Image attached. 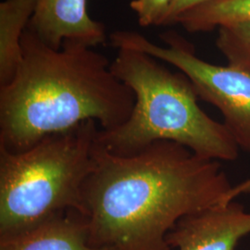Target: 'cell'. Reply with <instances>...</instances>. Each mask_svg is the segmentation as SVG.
Segmentation results:
<instances>
[{"label":"cell","mask_w":250,"mask_h":250,"mask_svg":"<svg viewBox=\"0 0 250 250\" xmlns=\"http://www.w3.org/2000/svg\"><path fill=\"white\" fill-rule=\"evenodd\" d=\"M232 186L220 161L158 141L132 155L98 142L83 190L90 243L113 250H171L167 235L182 218L222 202Z\"/></svg>","instance_id":"cell-1"},{"label":"cell","mask_w":250,"mask_h":250,"mask_svg":"<svg viewBox=\"0 0 250 250\" xmlns=\"http://www.w3.org/2000/svg\"><path fill=\"white\" fill-rule=\"evenodd\" d=\"M21 47L18 71L0 86V149L24 151L90 120L111 130L131 115L134 92L103 54L75 43L56 50L28 26Z\"/></svg>","instance_id":"cell-2"},{"label":"cell","mask_w":250,"mask_h":250,"mask_svg":"<svg viewBox=\"0 0 250 250\" xmlns=\"http://www.w3.org/2000/svg\"><path fill=\"white\" fill-rule=\"evenodd\" d=\"M110 68L133 90L135 103L123 125L99 130L101 147L125 156L158 141H170L207 160L237 159V144L224 124L199 107L196 90L182 72L173 73L150 55L127 48L118 49Z\"/></svg>","instance_id":"cell-3"},{"label":"cell","mask_w":250,"mask_h":250,"mask_svg":"<svg viewBox=\"0 0 250 250\" xmlns=\"http://www.w3.org/2000/svg\"><path fill=\"white\" fill-rule=\"evenodd\" d=\"M99 130L90 120L24 151L0 149V237L68 210L83 213V190L95 166Z\"/></svg>","instance_id":"cell-4"},{"label":"cell","mask_w":250,"mask_h":250,"mask_svg":"<svg viewBox=\"0 0 250 250\" xmlns=\"http://www.w3.org/2000/svg\"><path fill=\"white\" fill-rule=\"evenodd\" d=\"M109 40L118 49L148 54L177 68L191 82L198 98L222 112L224 125L239 149L250 155V71L204 62L174 35L163 37L167 46L156 45L134 31H116Z\"/></svg>","instance_id":"cell-5"},{"label":"cell","mask_w":250,"mask_h":250,"mask_svg":"<svg viewBox=\"0 0 250 250\" xmlns=\"http://www.w3.org/2000/svg\"><path fill=\"white\" fill-rule=\"evenodd\" d=\"M250 233V212L232 200L185 216L166 239L171 250H235Z\"/></svg>","instance_id":"cell-6"},{"label":"cell","mask_w":250,"mask_h":250,"mask_svg":"<svg viewBox=\"0 0 250 250\" xmlns=\"http://www.w3.org/2000/svg\"><path fill=\"white\" fill-rule=\"evenodd\" d=\"M28 28L56 50L64 43L95 47L107 38L104 24L90 17L87 0H36Z\"/></svg>","instance_id":"cell-7"},{"label":"cell","mask_w":250,"mask_h":250,"mask_svg":"<svg viewBox=\"0 0 250 250\" xmlns=\"http://www.w3.org/2000/svg\"><path fill=\"white\" fill-rule=\"evenodd\" d=\"M0 250H113L92 246L86 216L72 209L26 231L0 237Z\"/></svg>","instance_id":"cell-8"},{"label":"cell","mask_w":250,"mask_h":250,"mask_svg":"<svg viewBox=\"0 0 250 250\" xmlns=\"http://www.w3.org/2000/svg\"><path fill=\"white\" fill-rule=\"evenodd\" d=\"M36 8V0L0 3V86L9 83L22 61L21 37Z\"/></svg>","instance_id":"cell-9"},{"label":"cell","mask_w":250,"mask_h":250,"mask_svg":"<svg viewBox=\"0 0 250 250\" xmlns=\"http://www.w3.org/2000/svg\"><path fill=\"white\" fill-rule=\"evenodd\" d=\"M250 21V0H214L180 14L174 23L188 32H207L215 28Z\"/></svg>","instance_id":"cell-10"},{"label":"cell","mask_w":250,"mask_h":250,"mask_svg":"<svg viewBox=\"0 0 250 250\" xmlns=\"http://www.w3.org/2000/svg\"><path fill=\"white\" fill-rule=\"evenodd\" d=\"M217 46L229 64L250 71V21L220 27Z\"/></svg>","instance_id":"cell-11"},{"label":"cell","mask_w":250,"mask_h":250,"mask_svg":"<svg viewBox=\"0 0 250 250\" xmlns=\"http://www.w3.org/2000/svg\"><path fill=\"white\" fill-rule=\"evenodd\" d=\"M173 0H133L130 8L134 10L141 26L161 25Z\"/></svg>","instance_id":"cell-12"},{"label":"cell","mask_w":250,"mask_h":250,"mask_svg":"<svg viewBox=\"0 0 250 250\" xmlns=\"http://www.w3.org/2000/svg\"><path fill=\"white\" fill-rule=\"evenodd\" d=\"M210 1H214V0H173L165 17L162 20L161 25L173 24L175 19L183 12L192 9L196 6L204 4L207 2H210Z\"/></svg>","instance_id":"cell-13"},{"label":"cell","mask_w":250,"mask_h":250,"mask_svg":"<svg viewBox=\"0 0 250 250\" xmlns=\"http://www.w3.org/2000/svg\"><path fill=\"white\" fill-rule=\"evenodd\" d=\"M242 196H250V176L244 180L241 183L232 186L229 192L224 196L221 203H228L232 200H235L237 197Z\"/></svg>","instance_id":"cell-14"}]
</instances>
